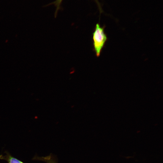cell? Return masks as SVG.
Here are the masks:
<instances>
[{"mask_svg": "<svg viewBox=\"0 0 163 163\" xmlns=\"http://www.w3.org/2000/svg\"><path fill=\"white\" fill-rule=\"evenodd\" d=\"M0 159L5 160L8 163H24L13 156L7 151L5 152L4 155H0Z\"/></svg>", "mask_w": 163, "mask_h": 163, "instance_id": "obj_2", "label": "cell"}, {"mask_svg": "<svg viewBox=\"0 0 163 163\" xmlns=\"http://www.w3.org/2000/svg\"><path fill=\"white\" fill-rule=\"evenodd\" d=\"M104 26L101 27L99 24L97 23L92 33L93 50L97 57L100 56L107 40V35L104 32Z\"/></svg>", "mask_w": 163, "mask_h": 163, "instance_id": "obj_1", "label": "cell"}, {"mask_svg": "<svg viewBox=\"0 0 163 163\" xmlns=\"http://www.w3.org/2000/svg\"><path fill=\"white\" fill-rule=\"evenodd\" d=\"M62 1V0H56L53 3H54L57 6V9L55 14H56L58 9L59 8V6Z\"/></svg>", "mask_w": 163, "mask_h": 163, "instance_id": "obj_4", "label": "cell"}, {"mask_svg": "<svg viewBox=\"0 0 163 163\" xmlns=\"http://www.w3.org/2000/svg\"><path fill=\"white\" fill-rule=\"evenodd\" d=\"M33 160H38L45 161L47 163H56L50 156L46 157H39L35 156L33 159Z\"/></svg>", "mask_w": 163, "mask_h": 163, "instance_id": "obj_3", "label": "cell"}]
</instances>
